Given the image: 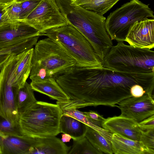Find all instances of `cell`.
<instances>
[{"label": "cell", "mask_w": 154, "mask_h": 154, "mask_svg": "<svg viewBox=\"0 0 154 154\" xmlns=\"http://www.w3.org/2000/svg\"><path fill=\"white\" fill-rule=\"evenodd\" d=\"M41 36L38 30L22 21L7 22L0 26V42Z\"/></svg>", "instance_id": "obj_14"}, {"label": "cell", "mask_w": 154, "mask_h": 154, "mask_svg": "<svg viewBox=\"0 0 154 154\" xmlns=\"http://www.w3.org/2000/svg\"><path fill=\"white\" fill-rule=\"evenodd\" d=\"M130 93L132 97H140L146 94L143 87L138 84L134 85L131 87Z\"/></svg>", "instance_id": "obj_34"}, {"label": "cell", "mask_w": 154, "mask_h": 154, "mask_svg": "<svg viewBox=\"0 0 154 154\" xmlns=\"http://www.w3.org/2000/svg\"><path fill=\"white\" fill-rule=\"evenodd\" d=\"M32 62L41 65L55 79L76 65L75 60L60 45L48 37L35 45Z\"/></svg>", "instance_id": "obj_7"}, {"label": "cell", "mask_w": 154, "mask_h": 154, "mask_svg": "<svg viewBox=\"0 0 154 154\" xmlns=\"http://www.w3.org/2000/svg\"><path fill=\"white\" fill-rule=\"evenodd\" d=\"M62 114L57 104L37 101L19 114L20 133L33 138L56 136L60 133L59 124Z\"/></svg>", "instance_id": "obj_3"}, {"label": "cell", "mask_w": 154, "mask_h": 154, "mask_svg": "<svg viewBox=\"0 0 154 154\" xmlns=\"http://www.w3.org/2000/svg\"><path fill=\"white\" fill-rule=\"evenodd\" d=\"M154 115H153L138 123V125L142 131L154 129Z\"/></svg>", "instance_id": "obj_32"}, {"label": "cell", "mask_w": 154, "mask_h": 154, "mask_svg": "<svg viewBox=\"0 0 154 154\" xmlns=\"http://www.w3.org/2000/svg\"><path fill=\"white\" fill-rule=\"evenodd\" d=\"M39 138L23 135L7 134L0 132L2 154H30L38 142Z\"/></svg>", "instance_id": "obj_12"}, {"label": "cell", "mask_w": 154, "mask_h": 154, "mask_svg": "<svg viewBox=\"0 0 154 154\" xmlns=\"http://www.w3.org/2000/svg\"><path fill=\"white\" fill-rule=\"evenodd\" d=\"M61 13L67 21L86 39L102 62L113 45L105 27L106 18L79 6L71 0H55Z\"/></svg>", "instance_id": "obj_2"}, {"label": "cell", "mask_w": 154, "mask_h": 154, "mask_svg": "<svg viewBox=\"0 0 154 154\" xmlns=\"http://www.w3.org/2000/svg\"><path fill=\"white\" fill-rule=\"evenodd\" d=\"M20 21L34 27L41 36L46 30L68 24L60 11L55 0H42L26 18Z\"/></svg>", "instance_id": "obj_9"}, {"label": "cell", "mask_w": 154, "mask_h": 154, "mask_svg": "<svg viewBox=\"0 0 154 154\" xmlns=\"http://www.w3.org/2000/svg\"><path fill=\"white\" fill-rule=\"evenodd\" d=\"M33 49V48L24 52L14 73V83L20 88L24 85L29 76Z\"/></svg>", "instance_id": "obj_20"}, {"label": "cell", "mask_w": 154, "mask_h": 154, "mask_svg": "<svg viewBox=\"0 0 154 154\" xmlns=\"http://www.w3.org/2000/svg\"><path fill=\"white\" fill-rule=\"evenodd\" d=\"M71 138V137L68 134L63 133L62 134L61 140L63 143L69 142Z\"/></svg>", "instance_id": "obj_36"}, {"label": "cell", "mask_w": 154, "mask_h": 154, "mask_svg": "<svg viewBox=\"0 0 154 154\" xmlns=\"http://www.w3.org/2000/svg\"><path fill=\"white\" fill-rule=\"evenodd\" d=\"M154 13L139 0H131L110 13L105 20L106 31L112 40L124 42L135 22L151 18Z\"/></svg>", "instance_id": "obj_6"}, {"label": "cell", "mask_w": 154, "mask_h": 154, "mask_svg": "<svg viewBox=\"0 0 154 154\" xmlns=\"http://www.w3.org/2000/svg\"><path fill=\"white\" fill-rule=\"evenodd\" d=\"M83 112L94 123L98 126L102 127V124L106 119L102 116L97 112L93 111Z\"/></svg>", "instance_id": "obj_31"}, {"label": "cell", "mask_w": 154, "mask_h": 154, "mask_svg": "<svg viewBox=\"0 0 154 154\" xmlns=\"http://www.w3.org/2000/svg\"><path fill=\"white\" fill-rule=\"evenodd\" d=\"M0 154H2V152L0 145Z\"/></svg>", "instance_id": "obj_39"}, {"label": "cell", "mask_w": 154, "mask_h": 154, "mask_svg": "<svg viewBox=\"0 0 154 154\" xmlns=\"http://www.w3.org/2000/svg\"><path fill=\"white\" fill-rule=\"evenodd\" d=\"M11 55L12 54L8 47L0 45V68Z\"/></svg>", "instance_id": "obj_33"}, {"label": "cell", "mask_w": 154, "mask_h": 154, "mask_svg": "<svg viewBox=\"0 0 154 154\" xmlns=\"http://www.w3.org/2000/svg\"><path fill=\"white\" fill-rule=\"evenodd\" d=\"M118 104L121 111L120 116L138 123L154 114V96L144 94L139 97H131Z\"/></svg>", "instance_id": "obj_10"}, {"label": "cell", "mask_w": 154, "mask_h": 154, "mask_svg": "<svg viewBox=\"0 0 154 154\" xmlns=\"http://www.w3.org/2000/svg\"><path fill=\"white\" fill-rule=\"evenodd\" d=\"M6 5L0 4V26L5 23L3 18V15L5 12V8Z\"/></svg>", "instance_id": "obj_35"}, {"label": "cell", "mask_w": 154, "mask_h": 154, "mask_svg": "<svg viewBox=\"0 0 154 154\" xmlns=\"http://www.w3.org/2000/svg\"><path fill=\"white\" fill-rule=\"evenodd\" d=\"M24 51L10 55L0 68V115L16 125H18L16 98L20 88L15 83L14 75Z\"/></svg>", "instance_id": "obj_8"}, {"label": "cell", "mask_w": 154, "mask_h": 154, "mask_svg": "<svg viewBox=\"0 0 154 154\" xmlns=\"http://www.w3.org/2000/svg\"><path fill=\"white\" fill-rule=\"evenodd\" d=\"M70 97L92 103L93 106H117L123 100L132 97L131 87L142 86L146 94L152 95L154 72H119L100 66L76 65L56 79Z\"/></svg>", "instance_id": "obj_1"}, {"label": "cell", "mask_w": 154, "mask_h": 154, "mask_svg": "<svg viewBox=\"0 0 154 154\" xmlns=\"http://www.w3.org/2000/svg\"><path fill=\"white\" fill-rule=\"evenodd\" d=\"M71 148L55 136L39 138L30 154H68Z\"/></svg>", "instance_id": "obj_17"}, {"label": "cell", "mask_w": 154, "mask_h": 154, "mask_svg": "<svg viewBox=\"0 0 154 154\" xmlns=\"http://www.w3.org/2000/svg\"><path fill=\"white\" fill-rule=\"evenodd\" d=\"M56 103L61 109L69 108L77 109L94 105V104L92 103L82 100L73 99H70L64 101H57Z\"/></svg>", "instance_id": "obj_30"}, {"label": "cell", "mask_w": 154, "mask_h": 154, "mask_svg": "<svg viewBox=\"0 0 154 154\" xmlns=\"http://www.w3.org/2000/svg\"><path fill=\"white\" fill-rule=\"evenodd\" d=\"M26 0H15L16 2H21Z\"/></svg>", "instance_id": "obj_38"}, {"label": "cell", "mask_w": 154, "mask_h": 154, "mask_svg": "<svg viewBox=\"0 0 154 154\" xmlns=\"http://www.w3.org/2000/svg\"><path fill=\"white\" fill-rule=\"evenodd\" d=\"M42 0H26L20 3L19 21L26 18L37 7Z\"/></svg>", "instance_id": "obj_28"}, {"label": "cell", "mask_w": 154, "mask_h": 154, "mask_svg": "<svg viewBox=\"0 0 154 154\" xmlns=\"http://www.w3.org/2000/svg\"><path fill=\"white\" fill-rule=\"evenodd\" d=\"M0 132L7 134L22 135L18 125H14L11 122L0 115Z\"/></svg>", "instance_id": "obj_29"}, {"label": "cell", "mask_w": 154, "mask_h": 154, "mask_svg": "<svg viewBox=\"0 0 154 154\" xmlns=\"http://www.w3.org/2000/svg\"><path fill=\"white\" fill-rule=\"evenodd\" d=\"M87 126L77 119L63 114L60 119V132L69 135L74 140L85 136Z\"/></svg>", "instance_id": "obj_18"}, {"label": "cell", "mask_w": 154, "mask_h": 154, "mask_svg": "<svg viewBox=\"0 0 154 154\" xmlns=\"http://www.w3.org/2000/svg\"><path fill=\"white\" fill-rule=\"evenodd\" d=\"M101 154L85 136L78 140H73V145L68 154Z\"/></svg>", "instance_id": "obj_24"}, {"label": "cell", "mask_w": 154, "mask_h": 154, "mask_svg": "<svg viewBox=\"0 0 154 154\" xmlns=\"http://www.w3.org/2000/svg\"><path fill=\"white\" fill-rule=\"evenodd\" d=\"M30 84L26 82L19 90L16 98L17 107L19 114L29 108L36 100Z\"/></svg>", "instance_id": "obj_22"}, {"label": "cell", "mask_w": 154, "mask_h": 154, "mask_svg": "<svg viewBox=\"0 0 154 154\" xmlns=\"http://www.w3.org/2000/svg\"><path fill=\"white\" fill-rule=\"evenodd\" d=\"M30 84L34 91L46 95L57 101L70 99L54 77L37 81H32Z\"/></svg>", "instance_id": "obj_15"}, {"label": "cell", "mask_w": 154, "mask_h": 154, "mask_svg": "<svg viewBox=\"0 0 154 154\" xmlns=\"http://www.w3.org/2000/svg\"><path fill=\"white\" fill-rule=\"evenodd\" d=\"M52 39L60 45L74 59L76 66H100L102 62L85 37L71 25L46 31L42 36Z\"/></svg>", "instance_id": "obj_5"}, {"label": "cell", "mask_w": 154, "mask_h": 154, "mask_svg": "<svg viewBox=\"0 0 154 154\" xmlns=\"http://www.w3.org/2000/svg\"><path fill=\"white\" fill-rule=\"evenodd\" d=\"M110 143L113 153L115 154H146L139 141L130 139L116 133H112Z\"/></svg>", "instance_id": "obj_16"}, {"label": "cell", "mask_w": 154, "mask_h": 154, "mask_svg": "<svg viewBox=\"0 0 154 154\" xmlns=\"http://www.w3.org/2000/svg\"><path fill=\"white\" fill-rule=\"evenodd\" d=\"M61 109L63 114L72 117L94 129L110 142L112 133L95 124L84 114L83 112L80 111L75 108Z\"/></svg>", "instance_id": "obj_23"}, {"label": "cell", "mask_w": 154, "mask_h": 154, "mask_svg": "<svg viewBox=\"0 0 154 154\" xmlns=\"http://www.w3.org/2000/svg\"><path fill=\"white\" fill-rule=\"evenodd\" d=\"M102 127L110 132L116 133L130 139L139 141L141 131L138 123L121 116L106 119Z\"/></svg>", "instance_id": "obj_13"}, {"label": "cell", "mask_w": 154, "mask_h": 154, "mask_svg": "<svg viewBox=\"0 0 154 154\" xmlns=\"http://www.w3.org/2000/svg\"><path fill=\"white\" fill-rule=\"evenodd\" d=\"M120 0H71L73 6L81 8L100 15H103Z\"/></svg>", "instance_id": "obj_19"}, {"label": "cell", "mask_w": 154, "mask_h": 154, "mask_svg": "<svg viewBox=\"0 0 154 154\" xmlns=\"http://www.w3.org/2000/svg\"><path fill=\"white\" fill-rule=\"evenodd\" d=\"M14 2H16L15 0H0V4L6 5Z\"/></svg>", "instance_id": "obj_37"}, {"label": "cell", "mask_w": 154, "mask_h": 154, "mask_svg": "<svg viewBox=\"0 0 154 154\" xmlns=\"http://www.w3.org/2000/svg\"><path fill=\"white\" fill-rule=\"evenodd\" d=\"M139 141L146 154H154V129L142 130Z\"/></svg>", "instance_id": "obj_25"}, {"label": "cell", "mask_w": 154, "mask_h": 154, "mask_svg": "<svg viewBox=\"0 0 154 154\" xmlns=\"http://www.w3.org/2000/svg\"><path fill=\"white\" fill-rule=\"evenodd\" d=\"M102 64L104 67L121 72H154V52L118 42L111 48Z\"/></svg>", "instance_id": "obj_4"}, {"label": "cell", "mask_w": 154, "mask_h": 154, "mask_svg": "<svg viewBox=\"0 0 154 154\" xmlns=\"http://www.w3.org/2000/svg\"><path fill=\"white\" fill-rule=\"evenodd\" d=\"M20 10V2H14L6 5L5 8L3 15L5 22H14L19 21Z\"/></svg>", "instance_id": "obj_26"}, {"label": "cell", "mask_w": 154, "mask_h": 154, "mask_svg": "<svg viewBox=\"0 0 154 154\" xmlns=\"http://www.w3.org/2000/svg\"><path fill=\"white\" fill-rule=\"evenodd\" d=\"M29 76L32 81H40L53 77L48 71L41 65L32 62Z\"/></svg>", "instance_id": "obj_27"}, {"label": "cell", "mask_w": 154, "mask_h": 154, "mask_svg": "<svg viewBox=\"0 0 154 154\" xmlns=\"http://www.w3.org/2000/svg\"><path fill=\"white\" fill-rule=\"evenodd\" d=\"M124 41L135 48H154V19L147 18L137 21L131 27Z\"/></svg>", "instance_id": "obj_11"}, {"label": "cell", "mask_w": 154, "mask_h": 154, "mask_svg": "<svg viewBox=\"0 0 154 154\" xmlns=\"http://www.w3.org/2000/svg\"><path fill=\"white\" fill-rule=\"evenodd\" d=\"M85 136L93 146L102 154L113 153L110 142L96 130L88 125Z\"/></svg>", "instance_id": "obj_21"}]
</instances>
